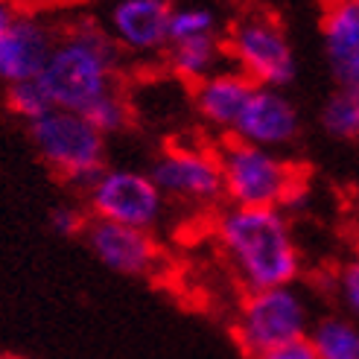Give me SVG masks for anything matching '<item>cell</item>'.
I'll list each match as a JSON object with an SVG mask.
<instances>
[{"label":"cell","mask_w":359,"mask_h":359,"mask_svg":"<svg viewBox=\"0 0 359 359\" xmlns=\"http://www.w3.org/2000/svg\"><path fill=\"white\" fill-rule=\"evenodd\" d=\"M15 6H12V0H0V35H4L9 29V24L15 21Z\"/></svg>","instance_id":"23"},{"label":"cell","mask_w":359,"mask_h":359,"mask_svg":"<svg viewBox=\"0 0 359 359\" xmlns=\"http://www.w3.org/2000/svg\"><path fill=\"white\" fill-rule=\"evenodd\" d=\"M170 0H111L105 32L120 53L161 56L170 47Z\"/></svg>","instance_id":"9"},{"label":"cell","mask_w":359,"mask_h":359,"mask_svg":"<svg viewBox=\"0 0 359 359\" xmlns=\"http://www.w3.org/2000/svg\"><path fill=\"white\" fill-rule=\"evenodd\" d=\"M88 222H91V217H88L85 205H56L50 210V228L56 231L59 237H82Z\"/></svg>","instance_id":"20"},{"label":"cell","mask_w":359,"mask_h":359,"mask_svg":"<svg viewBox=\"0 0 359 359\" xmlns=\"http://www.w3.org/2000/svg\"><path fill=\"white\" fill-rule=\"evenodd\" d=\"M6 109L15 117L32 123V120H39L41 114H47L53 105H50V100L44 94V88L39 85V79H32V82H21V85L6 88Z\"/></svg>","instance_id":"19"},{"label":"cell","mask_w":359,"mask_h":359,"mask_svg":"<svg viewBox=\"0 0 359 359\" xmlns=\"http://www.w3.org/2000/svg\"><path fill=\"white\" fill-rule=\"evenodd\" d=\"M336 295L342 301L348 316L359 325V255L351 257L336 275Z\"/></svg>","instance_id":"21"},{"label":"cell","mask_w":359,"mask_h":359,"mask_svg":"<svg viewBox=\"0 0 359 359\" xmlns=\"http://www.w3.org/2000/svg\"><path fill=\"white\" fill-rule=\"evenodd\" d=\"M321 47L336 88H359V0H327Z\"/></svg>","instance_id":"13"},{"label":"cell","mask_w":359,"mask_h":359,"mask_svg":"<svg viewBox=\"0 0 359 359\" xmlns=\"http://www.w3.org/2000/svg\"><path fill=\"white\" fill-rule=\"evenodd\" d=\"M59 29L39 15H15L9 29L0 35V85L32 82L44 74Z\"/></svg>","instance_id":"12"},{"label":"cell","mask_w":359,"mask_h":359,"mask_svg":"<svg viewBox=\"0 0 359 359\" xmlns=\"http://www.w3.org/2000/svg\"><path fill=\"white\" fill-rule=\"evenodd\" d=\"M251 91H255V82H248L234 67H222L217 74H210L208 79H202L199 85H193L196 114H199L213 132H222L231 137Z\"/></svg>","instance_id":"14"},{"label":"cell","mask_w":359,"mask_h":359,"mask_svg":"<svg viewBox=\"0 0 359 359\" xmlns=\"http://www.w3.org/2000/svg\"><path fill=\"white\" fill-rule=\"evenodd\" d=\"M219 35V15L210 6H172L170 15V44L193 41V39H213Z\"/></svg>","instance_id":"18"},{"label":"cell","mask_w":359,"mask_h":359,"mask_svg":"<svg viewBox=\"0 0 359 359\" xmlns=\"http://www.w3.org/2000/svg\"><path fill=\"white\" fill-rule=\"evenodd\" d=\"M85 210L88 217L100 222L152 231L164 219L167 199L155 187L149 172L129 167H105L85 184Z\"/></svg>","instance_id":"7"},{"label":"cell","mask_w":359,"mask_h":359,"mask_svg":"<svg viewBox=\"0 0 359 359\" xmlns=\"http://www.w3.org/2000/svg\"><path fill=\"white\" fill-rule=\"evenodd\" d=\"M29 140L50 172L62 182L85 187L94 175L105 170V135L76 111L50 109L29 123Z\"/></svg>","instance_id":"4"},{"label":"cell","mask_w":359,"mask_h":359,"mask_svg":"<svg viewBox=\"0 0 359 359\" xmlns=\"http://www.w3.org/2000/svg\"><path fill=\"white\" fill-rule=\"evenodd\" d=\"M310 325V307L295 286L245 292L234 321V342L245 359H251L272 348L307 339Z\"/></svg>","instance_id":"6"},{"label":"cell","mask_w":359,"mask_h":359,"mask_svg":"<svg viewBox=\"0 0 359 359\" xmlns=\"http://www.w3.org/2000/svg\"><path fill=\"white\" fill-rule=\"evenodd\" d=\"M298 132H301V114L295 109V102L280 88L255 85L231 137L251 143V147L280 152L290 143H295Z\"/></svg>","instance_id":"11"},{"label":"cell","mask_w":359,"mask_h":359,"mask_svg":"<svg viewBox=\"0 0 359 359\" xmlns=\"http://www.w3.org/2000/svg\"><path fill=\"white\" fill-rule=\"evenodd\" d=\"M307 339L318 359H359V325L348 316H321Z\"/></svg>","instance_id":"16"},{"label":"cell","mask_w":359,"mask_h":359,"mask_svg":"<svg viewBox=\"0 0 359 359\" xmlns=\"http://www.w3.org/2000/svg\"><path fill=\"white\" fill-rule=\"evenodd\" d=\"M120 59L123 53L114 47L105 27L76 21L56 35L39 85L53 109L85 117L102 100L120 94Z\"/></svg>","instance_id":"2"},{"label":"cell","mask_w":359,"mask_h":359,"mask_svg":"<svg viewBox=\"0 0 359 359\" xmlns=\"http://www.w3.org/2000/svg\"><path fill=\"white\" fill-rule=\"evenodd\" d=\"M225 53L234 70L260 88H283L298 74L290 35L269 12H245L225 35Z\"/></svg>","instance_id":"5"},{"label":"cell","mask_w":359,"mask_h":359,"mask_svg":"<svg viewBox=\"0 0 359 359\" xmlns=\"http://www.w3.org/2000/svg\"><path fill=\"white\" fill-rule=\"evenodd\" d=\"M149 178L155 182V187L161 190L164 199H172L178 205L210 208L219 199H225L217 149L170 143L152 161Z\"/></svg>","instance_id":"8"},{"label":"cell","mask_w":359,"mask_h":359,"mask_svg":"<svg viewBox=\"0 0 359 359\" xmlns=\"http://www.w3.org/2000/svg\"><path fill=\"white\" fill-rule=\"evenodd\" d=\"M251 359H318L310 339H298V342H290V345H280V348H272L266 353H257Z\"/></svg>","instance_id":"22"},{"label":"cell","mask_w":359,"mask_h":359,"mask_svg":"<svg viewBox=\"0 0 359 359\" xmlns=\"http://www.w3.org/2000/svg\"><path fill=\"white\" fill-rule=\"evenodd\" d=\"M213 234L248 292L295 286L301 275V251L283 210L228 205L217 217Z\"/></svg>","instance_id":"1"},{"label":"cell","mask_w":359,"mask_h":359,"mask_svg":"<svg viewBox=\"0 0 359 359\" xmlns=\"http://www.w3.org/2000/svg\"><path fill=\"white\" fill-rule=\"evenodd\" d=\"M222 170V193L234 208H278L295 205L307 193V175L280 152L251 147L228 137L217 149Z\"/></svg>","instance_id":"3"},{"label":"cell","mask_w":359,"mask_h":359,"mask_svg":"<svg viewBox=\"0 0 359 359\" xmlns=\"http://www.w3.org/2000/svg\"><path fill=\"white\" fill-rule=\"evenodd\" d=\"M318 123L327 137L359 143V88H336L321 105Z\"/></svg>","instance_id":"17"},{"label":"cell","mask_w":359,"mask_h":359,"mask_svg":"<svg viewBox=\"0 0 359 359\" xmlns=\"http://www.w3.org/2000/svg\"><path fill=\"white\" fill-rule=\"evenodd\" d=\"M82 237H85L88 251L105 269H111V272L126 275V278H149L155 275L161 260H164L152 231H137V228L91 219Z\"/></svg>","instance_id":"10"},{"label":"cell","mask_w":359,"mask_h":359,"mask_svg":"<svg viewBox=\"0 0 359 359\" xmlns=\"http://www.w3.org/2000/svg\"><path fill=\"white\" fill-rule=\"evenodd\" d=\"M228 62L225 53V39L213 35V39H193V41H175L167 47V65L172 70V76L182 82L199 85L210 74L222 70Z\"/></svg>","instance_id":"15"}]
</instances>
